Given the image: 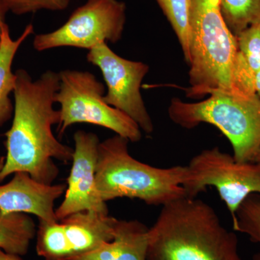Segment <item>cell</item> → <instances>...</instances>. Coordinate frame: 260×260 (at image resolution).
Wrapping results in <instances>:
<instances>
[{
  "mask_svg": "<svg viewBox=\"0 0 260 260\" xmlns=\"http://www.w3.org/2000/svg\"><path fill=\"white\" fill-rule=\"evenodd\" d=\"M253 161L254 162H260V150L259 151L256 153L255 157H254V160Z\"/></svg>",
  "mask_w": 260,
  "mask_h": 260,
  "instance_id": "25",
  "label": "cell"
},
{
  "mask_svg": "<svg viewBox=\"0 0 260 260\" xmlns=\"http://www.w3.org/2000/svg\"><path fill=\"white\" fill-rule=\"evenodd\" d=\"M117 219L82 211L58 221L39 220L36 250L44 260H75L112 240Z\"/></svg>",
  "mask_w": 260,
  "mask_h": 260,
  "instance_id": "9",
  "label": "cell"
},
{
  "mask_svg": "<svg viewBox=\"0 0 260 260\" xmlns=\"http://www.w3.org/2000/svg\"><path fill=\"white\" fill-rule=\"evenodd\" d=\"M149 230L139 220L117 219L112 240L75 260H147Z\"/></svg>",
  "mask_w": 260,
  "mask_h": 260,
  "instance_id": "13",
  "label": "cell"
},
{
  "mask_svg": "<svg viewBox=\"0 0 260 260\" xmlns=\"http://www.w3.org/2000/svg\"><path fill=\"white\" fill-rule=\"evenodd\" d=\"M233 229L260 245V194H251L243 202L236 213ZM253 260H260V252L254 254Z\"/></svg>",
  "mask_w": 260,
  "mask_h": 260,
  "instance_id": "18",
  "label": "cell"
},
{
  "mask_svg": "<svg viewBox=\"0 0 260 260\" xmlns=\"http://www.w3.org/2000/svg\"><path fill=\"white\" fill-rule=\"evenodd\" d=\"M254 88L256 95L260 98V69L254 73Z\"/></svg>",
  "mask_w": 260,
  "mask_h": 260,
  "instance_id": "23",
  "label": "cell"
},
{
  "mask_svg": "<svg viewBox=\"0 0 260 260\" xmlns=\"http://www.w3.org/2000/svg\"><path fill=\"white\" fill-rule=\"evenodd\" d=\"M87 61L99 68L107 87L104 99L107 104L129 116L145 134L153 133L151 117L140 93L149 66L118 55L102 42L88 51Z\"/></svg>",
  "mask_w": 260,
  "mask_h": 260,
  "instance_id": "10",
  "label": "cell"
},
{
  "mask_svg": "<svg viewBox=\"0 0 260 260\" xmlns=\"http://www.w3.org/2000/svg\"><path fill=\"white\" fill-rule=\"evenodd\" d=\"M1 3L5 13L22 15L43 10L61 11L68 8L70 0H1Z\"/></svg>",
  "mask_w": 260,
  "mask_h": 260,
  "instance_id": "20",
  "label": "cell"
},
{
  "mask_svg": "<svg viewBox=\"0 0 260 260\" xmlns=\"http://www.w3.org/2000/svg\"><path fill=\"white\" fill-rule=\"evenodd\" d=\"M236 37L239 51L254 74L260 69V23L253 24Z\"/></svg>",
  "mask_w": 260,
  "mask_h": 260,
  "instance_id": "19",
  "label": "cell"
},
{
  "mask_svg": "<svg viewBox=\"0 0 260 260\" xmlns=\"http://www.w3.org/2000/svg\"><path fill=\"white\" fill-rule=\"evenodd\" d=\"M186 64L188 97L200 99L215 90L243 98L256 95L254 73L224 20L219 0H191Z\"/></svg>",
  "mask_w": 260,
  "mask_h": 260,
  "instance_id": "2",
  "label": "cell"
},
{
  "mask_svg": "<svg viewBox=\"0 0 260 260\" xmlns=\"http://www.w3.org/2000/svg\"><path fill=\"white\" fill-rule=\"evenodd\" d=\"M15 74L14 114L5 135L6 156L0 182L15 173L25 172L52 184L59 174L54 160L67 164L73 155V148L61 143L52 132L60 119L59 111L54 107L59 73L48 70L36 80L23 69Z\"/></svg>",
  "mask_w": 260,
  "mask_h": 260,
  "instance_id": "1",
  "label": "cell"
},
{
  "mask_svg": "<svg viewBox=\"0 0 260 260\" xmlns=\"http://www.w3.org/2000/svg\"><path fill=\"white\" fill-rule=\"evenodd\" d=\"M59 73L60 85L54 95V102L60 105L59 136L73 124L85 123L112 130L132 143L142 139L139 126L125 114L105 102V87L93 73L73 70Z\"/></svg>",
  "mask_w": 260,
  "mask_h": 260,
  "instance_id": "6",
  "label": "cell"
},
{
  "mask_svg": "<svg viewBox=\"0 0 260 260\" xmlns=\"http://www.w3.org/2000/svg\"><path fill=\"white\" fill-rule=\"evenodd\" d=\"M67 186L44 184L28 173H15L9 182L0 185V210L5 213L31 214L47 223L58 221L54 204Z\"/></svg>",
  "mask_w": 260,
  "mask_h": 260,
  "instance_id": "12",
  "label": "cell"
},
{
  "mask_svg": "<svg viewBox=\"0 0 260 260\" xmlns=\"http://www.w3.org/2000/svg\"><path fill=\"white\" fill-rule=\"evenodd\" d=\"M129 142L118 135L100 142L95 182L103 201L129 198L164 206L186 197V166L158 168L139 161L130 155Z\"/></svg>",
  "mask_w": 260,
  "mask_h": 260,
  "instance_id": "4",
  "label": "cell"
},
{
  "mask_svg": "<svg viewBox=\"0 0 260 260\" xmlns=\"http://www.w3.org/2000/svg\"><path fill=\"white\" fill-rule=\"evenodd\" d=\"M5 157H0V172L3 169V166H4Z\"/></svg>",
  "mask_w": 260,
  "mask_h": 260,
  "instance_id": "24",
  "label": "cell"
},
{
  "mask_svg": "<svg viewBox=\"0 0 260 260\" xmlns=\"http://www.w3.org/2000/svg\"><path fill=\"white\" fill-rule=\"evenodd\" d=\"M125 3L119 0H87L73 11L60 28L36 35L37 51L59 47L90 49L102 42L121 40L126 23Z\"/></svg>",
  "mask_w": 260,
  "mask_h": 260,
  "instance_id": "8",
  "label": "cell"
},
{
  "mask_svg": "<svg viewBox=\"0 0 260 260\" xmlns=\"http://www.w3.org/2000/svg\"><path fill=\"white\" fill-rule=\"evenodd\" d=\"M208 95L195 103L173 98L168 108L171 120L187 129L202 123L211 124L229 140L237 161H253L260 150V98L239 97L220 90Z\"/></svg>",
  "mask_w": 260,
  "mask_h": 260,
  "instance_id": "5",
  "label": "cell"
},
{
  "mask_svg": "<svg viewBox=\"0 0 260 260\" xmlns=\"http://www.w3.org/2000/svg\"><path fill=\"white\" fill-rule=\"evenodd\" d=\"M177 36L184 59H189V18L191 0H155Z\"/></svg>",
  "mask_w": 260,
  "mask_h": 260,
  "instance_id": "17",
  "label": "cell"
},
{
  "mask_svg": "<svg viewBox=\"0 0 260 260\" xmlns=\"http://www.w3.org/2000/svg\"><path fill=\"white\" fill-rule=\"evenodd\" d=\"M182 186L186 196L196 198L208 186L215 187L232 215L251 194H260V162H238L218 148L206 149L191 159Z\"/></svg>",
  "mask_w": 260,
  "mask_h": 260,
  "instance_id": "7",
  "label": "cell"
},
{
  "mask_svg": "<svg viewBox=\"0 0 260 260\" xmlns=\"http://www.w3.org/2000/svg\"><path fill=\"white\" fill-rule=\"evenodd\" d=\"M75 148L64 198L56 209L58 220L72 214L93 211L109 214L107 203L99 194L95 182L100 140L93 133L78 130L73 136Z\"/></svg>",
  "mask_w": 260,
  "mask_h": 260,
  "instance_id": "11",
  "label": "cell"
},
{
  "mask_svg": "<svg viewBox=\"0 0 260 260\" xmlns=\"http://www.w3.org/2000/svg\"><path fill=\"white\" fill-rule=\"evenodd\" d=\"M0 260H23L21 256L10 254L0 249Z\"/></svg>",
  "mask_w": 260,
  "mask_h": 260,
  "instance_id": "21",
  "label": "cell"
},
{
  "mask_svg": "<svg viewBox=\"0 0 260 260\" xmlns=\"http://www.w3.org/2000/svg\"><path fill=\"white\" fill-rule=\"evenodd\" d=\"M6 14L7 13H5L4 9H3V5H2L1 0H0V42H1V37L3 28L7 25L6 20H5Z\"/></svg>",
  "mask_w": 260,
  "mask_h": 260,
  "instance_id": "22",
  "label": "cell"
},
{
  "mask_svg": "<svg viewBox=\"0 0 260 260\" xmlns=\"http://www.w3.org/2000/svg\"><path fill=\"white\" fill-rule=\"evenodd\" d=\"M37 226L25 213H5L0 210V249L10 254L24 256L36 238Z\"/></svg>",
  "mask_w": 260,
  "mask_h": 260,
  "instance_id": "15",
  "label": "cell"
},
{
  "mask_svg": "<svg viewBox=\"0 0 260 260\" xmlns=\"http://www.w3.org/2000/svg\"><path fill=\"white\" fill-rule=\"evenodd\" d=\"M147 260H243L235 232L205 201L187 197L162 206L149 230Z\"/></svg>",
  "mask_w": 260,
  "mask_h": 260,
  "instance_id": "3",
  "label": "cell"
},
{
  "mask_svg": "<svg viewBox=\"0 0 260 260\" xmlns=\"http://www.w3.org/2000/svg\"><path fill=\"white\" fill-rule=\"evenodd\" d=\"M34 32V25L29 24L18 39H13L8 24L3 28L0 42V126L6 124L14 114V104L10 95L13 94L15 85V74L12 70L15 56Z\"/></svg>",
  "mask_w": 260,
  "mask_h": 260,
  "instance_id": "14",
  "label": "cell"
},
{
  "mask_svg": "<svg viewBox=\"0 0 260 260\" xmlns=\"http://www.w3.org/2000/svg\"><path fill=\"white\" fill-rule=\"evenodd\" d=\"M225 23L235 36L260 23V0H219Z\"/></svg>",
  "mask_w": 260,
  "mask_h": 260,
  "instance_id": "16",
  "label": "cell"
}]
</instances>
